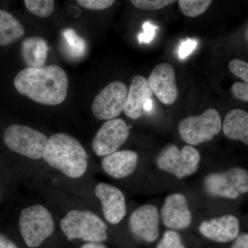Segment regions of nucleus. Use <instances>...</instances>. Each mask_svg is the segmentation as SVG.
Returning a JSON list of instances; mask_svg holds the SVG:
<instances>
[{
    "label": "nucleus",
    "mask_w": 248,
    "mask_h": 248,
    "mask_svg": "<svg viewBox=\"0 0 248 248\" xmlns=\"http://www.w3.org/2000/svg\"><path fill=\"white\" fill-rule=\"evenodd\" d=\"M14 83L18 93L45 105L62 104L66 99L68 92L66 72L57 65L26 68L17 73Z\"/></svg>",
    "instance_id": "1"
},
{
    "label": "nucleus",
    "mask_w": 248,
    "mask_h": 248,
    "mask_svg": "<svg viewBox=\"0 0 248 248\" xmlns=\"http://www.w3.org/2000/svg\"><path fill=\"white\" fill-rule=\"evenodd\" d=\"M43 159L46 162L73 179L81 177L87 170L89 155L76 138L56 133L48 139Z\"/></svg>",
    "instance_id": "2"
},
{
    "label": "nucleus",
    "mask_w": 248,
    "mask_h": 248,
    "mask_svg": "<svg viewBox=\"0 0 248 248\" xmlns=\"http://www.w3.org/2000/svg\"><path fill=\"white\" fill-rule=\"evenodd\" d=\"M62 231L69 241L102 243L108 239V227L96 214L89 210L68 212L60 223Z\"/></svg>",
    "instance_id": "3"
},
{
    "label": "nucleus",
    "mask_w": 248,
    "mask_h": 248,
    "mask_svg": "<svg viewBox=\"0 0 248 248\" xmlns=\"http://www.w3.org/2000/svg\"><path fill=\"white\" fill-rule=\"evenodd\" d=\"M19 226L24 242L30 248L40 247L53 234L55 228L53 215L41 205L23 209Z\"/></svg>",
    "instance_id": "4"
},
{
    "label": "nucleus",
    "mask_w": 248,
    "mask_h": 248,
    "mask_svg": "<svg viewBox=\"0 0 248 248\" xmlns=\"http://www.w3.org/2000/svg\"><path fill=\"white\" fill-rule=\"evenodd\" d=\"M3 139L10 150L30 159L43 158L48 138L27 125L14 124L5 130Z\"/></svg>",
    "instance_id": "5"
},
{
    "label": "nucleus",
    "mask_w": 248,
    "mask_h": 248,
    "mask_svg": "<svg viewBox=\"0 0 248 248\" xmlns=\"http://www.w3.org/2000/svg\"><path fill=\"white\" fill-rule=\"evenodd\" d=\"M204 189L209 195L236 200L248 192V172L240 167L214 172L205 177Z\"/></svg>",
    "instance_id": "6"
},
{
    "label": "nucleus",
    "mask_w": 248,
    "mask_h": 248,
    "mask_svg": "<svg viewBox=\"0 0 248 248\" xmlns=\"http://www.w3.org/2000/svg\"><path fill=\"white\" fill-rule=\"evenodd\" d=\"M200 159V153L194 147L186 146L180 151L175 145L170 144L160 152L156 165L161 170L182 179L197 172Z\"/></svg>",
    "instance_id": "7"
},
{
    "label": "nucleus",
    "mask_w": 248,
    "mask_h": 248,
    "mask_svg": "<svg viewBox=\"0 0 248 248\" xmlns=\"http://www.w3.org/2000/svg\"><path fill=\"white\" fill-rule=\"evenodd\" d=\"M221 128V117L214 108L208 109L200 116L184 119L178 126L181 138L191 146L211 141Z\"/></svg>",
    "instance_id": "8"
},
{
    "label": "nucleus",
    "mask_w": 248,
    "mask_h": 248,
    "mask_svg": "<svg viewBox=\"0 0 248 248\" xmlns=\"http://www.w3.org/2000/svg\"><path fill=\"white\" fill-rule=\"evenodd\" d=\"M128 90L124 83L115 81L108 84L94 98L92 112L99 120L115 119L124 110Z\"/></svg>",
    "instance_id": "9"
},
{
    "label": "nucleus",
    "mask_w": 248,
    "mask_h": 248,
    "mask_svg": "<svg viewBox=\"0 0 248 248\" xmlns=\"http://www.w3.org/2000/svg\"><path fill=\"white\" fill-rule=\"evenodd\" d=\"M130 130L122 119L105 122L98 130L92 142V148L97 156H107L117 152L128 140Z\"/></svg>",
    "instance_id": "10"
},
{
    "label": "nucleus",
    "mask_w": 248,
    "mask_h": 248,
    "mask_svg": "<svg viewBox=\"0 0 248 248\" xmlns=\"http://www.w3.org/2000/svg\"><path fill=\"white\" fill-rule=\"evenodd\" d=\"M130 231L140 241L153 243L159 235V214L153 205H143L131 214L129 220Z\"/></svg>",
    "instance_id": "11"
},
{
    "label": "nucleus",
    "mask_w": 248,
    "mask_h": 248,
    "mask_svg": "<svg viewBox=\"0 0 248 248\" xmlns=\"http://www.w3.org/2000/svg\"><path fill=\"white\" fill-rule=\"evenodd\" d=\"M148 85L160 102L166 105L172 104L178 95L176 76L170 63L156 65L148 79Z\"/></svg>",
    "instance_id": "12"
},
{
    "label": "nucleus",
    "mask_w": 248,
    "mask_h": 248,
    "mask_svg": "<svg viewBox=\"0 0 248 248\" xmlns=\"http://www.w3.org/2000/svg\"><path fill=\"white\" fill-rule=\"evenodd\" d=\"M94 194L102 203L106 220L111 224H118L126 214V204L123 192L115 186L99 183L94 188Z\"/></svg>",
    "instance_id": "13"
},
{
    "label": "nucleus",
    "mask_w": 248,
    "mask_h": 248,
    "mask_svg": "<svg viewBox=\"0 0 248 248\" xmlns=\"http://www.w3.org/2000/svg\"><path fill=\"white\" fill-rule=\"evenodd\" d=\"M161 215L165 226L172 231L186 229L192 222V215L187 200L181 193L168 196L161 209Z\"/></svg>",
    "instance_id": "14"
},
{
    "label": "nucleus",
    "mask_w": 248,
    "mask_h": 248,
    "mask_svg": "<svg viewBox=\"0 0 248 248\" xmlns=\"http://www.w3.org/2000/svg\"><path fill=\"white\" fill-rule=\"evenodd\" d=\"M199 230L207 239L224 244L239 236L240 222L234 215H227L202 222Z\"/></svg>",
    "instance_id": "15"
},
{
    "label": "nucleus",
    "mask_w": 248,
    "mask_h": 248,
    "mask_svg": "<svg viewBox=\"0 0 248 248\" xmlns=\"http://www.w3.org/2000/svg\"><path fill=\"white\" fill-rule=\"evenodd\" d=\"M138 155L132 151H117L104 156L102 167L108 175L123 179L133 174L138 163Z\"/></svg>",
    "instance_id": "16"
},
{
    "label": "nucleus",
    "mask_w": 248,
    "mask_h": 248,
    "mask_svg": "<svg viewBox=\"0 0 248 248\" xmlns=\"http://www.w3.org/2000/svg\"><path fill=\"white\" fill-rule=\"evenodd\" d=\"M148 79L141 76H137L132 80L124 112L130 118L137 120L143 114V105L153 96Z\"/></svg>",
    "instance_id": "17"
},
{
    "label": "nucleus",
    "mask_w": 248,
    "mask_h": 248,
    "mask_svg": "<svg viewBox=\"0 0 248 248\" xmlns=\"http://www.w3.org/2000/svg\"><path fill=\"white\" fill-rule=\"evenodd\" d=\"M223 132L227 138L248 146V112L239 108L229 111L223 122Z\"/></svg>",
    "instance_id": "18"
},
{
    "label": "nucleus",
    "mask_w": 248,
    "mask_h": 248,
    "mask_svg": "<svg viewBox=\"0 0 248 248\" xmlns=\"http://www.w3.org/2000/svg\"><path fill=\"white\" fill-rule=\"evenodd\" d=\"M48 51L46 42L41 37H30L23 41L21 53L28 68H38L45 66Z\"/></svg>",
    "instance_id": "19"
},
{
    "label": "nucleus",
    "mask_w": 248,
    "mask_h": 248,
    "mask_svg": "<svg viewBox=\"0 0 248 248\" xmlns=\"http://www.w3.org/2000/svg\"><path fill=\"white\" fill-rule=\"evenodd\" d=\"M24 27L9 13L0 9V46L14 43L24 35Z\"/></svg>",
    "instance_id": "20"
},
{
    "label": "nucleus",
    "mask_w": 248,
    "mask_h": 248,
    "mask_svg": "<svg viewBox=\"0 0 248 248\" xmlns=\"http://www.w3.org/2000/svg\"><path fill=\"white\" fill-rule=\"evenodd\" d=\"M229 69L235 76L244 81V82H235L232 86V94L239 100L248 102V63L239 59H234L230 62Z\"/></svg>",
    "instance_id": "21"
},
{
    "label": "nucleus",
    "mask_w": 248,
    "mask_h": 248,
    "mask_svg": "<svg viewBox=\"0 0 248 248\" xmlns=\"http://www.w3.org/2000/svg\"><path fill=\"white\" fill-rule=\"evenodd\" d=\"M62 35L65 41V45L70 53L75 57L83 56L86 50L85 41L77 35L73 29H65Z\"/></svg>",
    "instance_id": "22"
},
{
    "label": "nucleus",
    "mask_w": 248,
    "mask_h": 248,
    "mask_svg": "<svg viewBox=\"0 0 248 248\" xmlns=\"http://www.w3.org/2000/svg\"><path fill=\"white\" fill-rule=\"evenodd\" d=\"M213 1L210 0H180L178 1L183 14L189 17H195L204 14Z\"/></svg>",
    "instance_id": "23"
},
{
    "label": "nucleus",
    "mask_w": 248,
    "mask_h": 248,
    "mask_svg": "<svg viewBox=\"0 0 248 248\" xmlns=\"http://www.w3.org/2000/svg\"><path fill=\"white\" fill-rule=\"evenodd\" d=\"M24 4L31 14L40 17H48L55 8L53 0H25Z\"/></svg>",
    "instance_id": "24"
},
{
    "label": "nucleus",
    "mask_w": 248,
    "mask_h": 248,
    "mask_svg": "<svg viewBox=\"0 0 248 248\" xmlns=\"http://www.w3.org/2000/svg\"><path fill=\"white\" fill-rule=\"evenodd\" d=\"M156 248H186L182 238L177 232L168 231L164 233L162 239Z\"/></svg>",
    "instance_id": "25"
},
{
    "label": "nucleus",
    "mask_w": 248,
    "mask_h": 248,
    "mask_svg": "<svg viewBox=\"0 0 248 248\" xmlns=\"http://www.w3.org/2000/svg\"><path fill=\"white\" fill-rule=\"evenodd\" d=\"M130 2L138 9L154 11L166 7V6L173 4L175 1L170 0H133Z\"/></svg>",
    "instance_id": "26"
},
{
    "label": "nucleus",
    "mask_w": 248,
    "mask_h": 248,
    "mask_svg": "<svg viewBox=\"0 0 248 248\" xmlns=\"http://www.w3.org/2000/svg\"><path fill=\"white\" fill-rule=\"evenodd\" d=\"M78 4L84 9L99 11L110 7L115 3L113 0H78Z\"/></svg>",
    "instance_id": "27"
},
{
    "label": "nucleus",
    "mask_w": 248,
    "mask_h": 248,
    "mask_svg": "<svg viewBox=\"0 0 248 248\" xmlns=\"http://www.w3.org/2000/svg\"><path fill=\"white\" fill-rule=\"evenodd\" d=\"M156 29H157V27L152 25L151 23L144 22L143 25V32L140 33L138 37L140 43H149V42H151L154 38Z\"/></svg>",
    "instance_id": "28"
},
{
    "label": "nucleus",
    "mask_w": 248,
    "mask_h": 248,
    "mask_svg": "<svg viewBox=\"0 0 248 248\" xmlns=\"http://www.w3.org/2000/svg\"><path fill=\"white\" fill-rule=\"evenodd\" d=\"M197 42L195 40H187L182 42L179 49V56L180 59H185L197 47Z\"/></svg>",
    "instance_id": "29"
},
{
    "label": "nucleus",
    "mask_w": 248,
    "mask_h": 248,
    "mask_svg": "<svg viewBox=\"0 0 248 248\" xmlns=\"http://www.w3.org/2000/svg\"><path fill=\"white\" fill-rule=\"evenodd\" d=\"M231 248H248V233H242L234 239Z\"/></svg>",
    "instance_id": "30"
},
{
    "label": "nucleus",
    "mask_w": 248,
    "mask_h": 248,
    "mask_svg": "<svg viewBox=\"0 0 248 248\" xmlns=\"http://www.w3.org/2000/svg\"><path fill=\"white\" fill-rule=\"evenodd\" d=\"M0 248H18V247L9 238L0 234Z\"/></svg>",
    "instance_id": "31"
},
{
    "label": "nucleus",
    "mask_w": 248,
    "mask_h": 248,
    "mask_svg": "<svg viewBox=\"0 0 248 248\" xmlns=\"http://www.w3.org/2000/svg\"><path fill=\"white\" fill-rule=\"evenodd\" d=\"M80 248H108L103 243L86 242Z\"/></svg>",
    "instance_id": "32"
},
{
    "label": "nucleus",
    "mask_w": 248,
    "mask_h": 248,
    "mask_svg": "<svg viewBox=\"0 0 248 248\" xmlns=\"http://www.w3.org/2000/svg\"><path fill=\"white\" fill-rule=\"evenodd\" d=\"M153 109V99H149L145 102L144 105H143V112L149 113L151 112Z\"/></svg>",
    "instance_id": "33"
},
{
    "label": "nucleus",
    "mask_w": 248,
    "mask_h": 248,
    "mask_svg": "<svg viewBox=\"0 0 248 248\" xmlns=\"http://www.w3.org/2000/svg\"><path fill=\"white\" fill-rule=\"evenodd\" d=\"M246 40H247V41L248 42V27L247 28V30H246Z\"/></svg>",
    "instance_id": "34"
}]
</instances>
